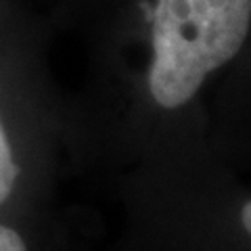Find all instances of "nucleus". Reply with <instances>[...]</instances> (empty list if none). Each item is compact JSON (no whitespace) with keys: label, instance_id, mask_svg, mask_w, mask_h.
<instances>
[{"label":"nucleus","instance_id":"f257e3e1","mask_svg":"<svg viewBox=\"0 0 251 251\" xmlns=\"http://www.w3.org/2000/svg\"><path fill=\"white\" fill-rule=\"evenodd\" d=\"M92 40L97 90L128 134L191 107L251 34V0H50Z\"/></svg>","mask_w":251,"mask_h":251},{"label":"nucleus","instance_id":"f03ea898","mask_svg":"<svg viewBox=\"0 0 251 251\" xmlns=\"http://www.w3.org/2000/svg\"><path fill=\"white\" fill-rule=\"evenodd\" d=\"M0 251H29V247L19 230L0 222Z\"/></svg>","mask_w":251,"mask_h":251},{"label":"nucleus","instance_id":"7ed1b4c3","mask_svg":"<svg viewBox=\"0 0 251 251\" xmlns=\"http://www.w3.org/2000/svg\"><path fill=\"white\" fill-rule=\"evenodd\" d=\"M241 224L249 234H251V201H247L241 209Z\"/></svg>","mask_w":251,"mask_h":251}]
</instances>
